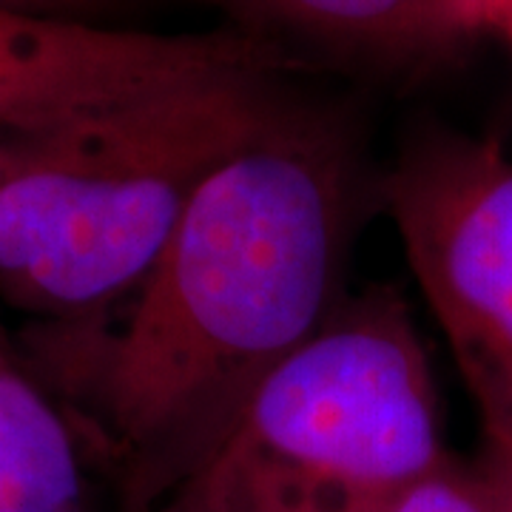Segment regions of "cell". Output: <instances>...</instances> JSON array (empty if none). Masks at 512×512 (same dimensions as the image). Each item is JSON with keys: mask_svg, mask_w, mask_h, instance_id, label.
Here are the masks:
<instances>
[{"mask_svg": "<svg viewBox=\"0 0 512 512\" xmlns=\"http://www.w3.org/2000/svg\"><path fill=\"white\" fill-rule=\"evenodd\" d=\"M276 43L245 29L160 35L0 9V137L225 72H282Z\"/></svg>", "mask_w": 512, "mask_h": 512, "instance_id": "5", "label": "cell"}, {"mask_svg": "<svg viewBox=\"0 0 512 512\" xmlns=\"http://www.w3.org/2000/svg\"><path fill=\"white\" fill-rule=\"evenodd\" d=\"M453 6L467 40L487 32L501 37L512 32V0H453Z\"/></svg>", "mask_w": 512, "mask_h": 512, "instance_id": "9", "label": "cell"}, {"mask_svg": "<svg viewBox=\"0 0 512 512\" xmlns=\"http://www.w3.org/2000/svg\"><path fill=\"white\" fill-rule=\"evenodd\" d=\"M131 512H231L220 498L208 493L197 481H185L183 487H177L174 493H168L160 501L140 507Z\"/></svg>", "mask_w": 512, "mask_h": 512, "instance_id": "11", "label": "cell"}, {"mask_svg": "<svg viewBox=\"0 0 512 512\" xmlns=\"http://www.w3.org/2000/svg\"><path fill=\"white\" fill-rule=\"evenodd\" d=\"M0 512H89L69 413L0 342Z\"/></svg>", "mask_w": 512, "mask_h": 512, "instance_id": "7", "label": "cell"}, {"mask_svg": "<svg viewBox=\"0 0 512 512\" xmlns=\"http://www.w3.org/2000/svg\"><path fill=\"white\" fill-rule=\"evenodd\" d=\"M356 200L342 117L293 106L202 183L120 308L46 333L69 419L117 473L126 512L197 476L348 299Z\"/></svg>", "mask_w": 512, "mask_h": 512, "instance_id": "1", "label": "cell"}, {"mask_svg": "<svg viewBox=\"0 0 512 512\" xmlns=\"http://www.w3.org/2000/svg\"><path fill=\"white\" fill-rule=\"evenodd\" d=\"M447 456L424 339L382 285L276 367L191 481L231 512H384Z\"/></svg>", "mask_w": 512, "mask_h": 512, "instance_id": "3", "label": "cell"}, {"mask_svg": "<svg viewBox=\"0 0 512 512\" xmlns=\"http://www.w3.org/2000/svg\"><path fill=\"white\" fill-rule=\"evenodd\" d=\"M271 40L291 35L384 66H419L450 55L467 37L453 0H217Z\"/></svg>", "mask_w": 512, "mask_h": 512, "instance_id": "6", "label": "cell"}, {"mask_svg": "<svg viewBox=\"0 0 512 512\" xmlns=\"http://www.w3.org/2000/svg\"><path fill=\"white\" fill-rule=\"evenodd\" d=\"M274 77L214 74L6 137L3 302L52 328L120 308L202 183L296 106Z\"/></svg>", "mask_w": 512, "mask_h": 512, "instance_id": "2", "label": "cell"}, {"mask_svg": "<svg viewBox=\"0 0 512 512\" xmlns=\"http://www.w3.org/2000/svg\"><path fill=\"white\" fill-rule=\"evenodd\" d=\"M3 163H6V137H0V171H3Z\"/></svg>", "mask_w": 512, "mask_h": 512, "instance_id": "12", "label": "cell"}, {"mask_svg": "<svg viewBox=\"0 0 512 512\" xmlns=\"http://www.w3.org/2000/svg\"><path fill=\"white\" fill-rule=\"evenodd\" d=\"M487 512H512V441L481 439L476 458Z\"/></svg>", "mask_w": 512, "mask_h": 512, "instance_id": "8", "label": "cell"}, {"mask_svg": "<svg viewBox=\"0 0 512 512\" xmlns=\"http://www.w3.org/2000/svg\"><path fill=\"white\" fill-rule=\"evenodd\" d=\"M507 40H510V43H512V32H510V35H507Z\"/></svg>", "mask_w": 512, "mask_h": 512, "instance_id": "13", "label": "cell"}, {"mask_svg": "<svg viewBox=\"0 0 512 512\" xmlns=\"http://www.w3.org/2000/svg\"><path fill=\"white\" fill-rule=\"evenodd\" d=\"M384 208L481 419L512 441V154L430 128L382 183Z\"/></svg>", "mask_w": 512, "mask_h": 512, "instance_id": "4", "label": "cell"}, {"mask_svg": "<svg viewBox=\"0 0 512 512\" xmlns=\"http://www.w3.org/2000/svg\"><path fill=\"white\" fill-rule=\"evenodd\" d=\"M126 0H0V9H15V12H32V15H49V18H72V20H94L111 15L120 9Z\"/></svg>", "mask_w": 512, "mask_h": 512, "instance_id": "10", "label": "cell"}]
</instances>
